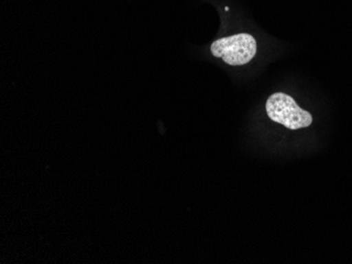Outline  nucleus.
<instances>
[{"label": "nucleus", "mask_w": 352, "mask_h": 264, "mask_svg": "<svg viewBox=\"0 0 352 264\" xmlns=\"http://www.w3.org/2000/svg\"><path fill=\"white\" fill-rule=\"evenodd\" d=\"M266 112L272 121L278 122L289 130L308 128L314 120L309 112L300 108L296 100L285 93H276L268 98Z\"/></svg>", "instance_id": "obj_1"}, {"label": "nucleus", "mask_w": 352, "mask_h": 264, "mask_svg": "<svg viewBox=\"0 0 352 264\" xmlns=\"http://www.w3.org/2000/svg\"><path fill=\"white\" fill-rule=\"evenodd\" d=\"M211 53L229 66H244L254 58L258 43L250 34H236L217 39L211 45Z\"/></svg>", "instance_id": "obj_2"}]
</instances>
